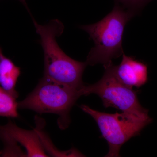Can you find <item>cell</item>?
Here are the masks:
<instances>
[{
  "mask_svg": "<svg viewBox=\"0 0 157 157\" xmlns=\"http://www.w3.org/2000/svg\"><path fill=\"white\" fill-rule=\"evenodd\" d=\"M116 4L132 11L135 14L140 12L144 7L151 0H115Z\"/></svg>",
  "mask_w": 157,
  "mask_h": 157,
  "instance_id": "cell-10",
  "label": "cell"
},
{
  "mask_svg": "<svg viewBox=\"0 0 157 157\" xmlns=\"http://www.w3.org/2000/svg\"><path fill=\"white\" fill-rule=\"evenodd\" d=\"M135 13L116 4L112 11L98 22L80 27L89 35L94 43L88 55L86 63L104 67L112 63L124 53L123 37L125 28Z\"/></svg>",
  "mask_w": 157,
  "mask_h": 157,
  "instance_id": "cell-2",
  "label": "cell"
},
{
  "mask_svg": "<svg viewBox=\"0 0 157 157\" xmlns=\"http://www.w3.org/2000/svg\"><path fill=\"white\" fill-rule=\"evenodd\" d=\"M44 55V76L53 81L79 90L84 84L82 80L87 64L68 56L59 47L56 38L63 32V25L54 19L45 25L33 20Z\"/></svg>",
  "mask_w": 157,
  "mask_h": 157,
  "instance_id": "cell-1",
  "label": "cell"
},
{
  "mask_svg": "<svg viewBox=\"0 0 157 157\" xmlns=\"http://www.w3.org/2000/svg\"><path fill=\"white\" fill-rule=\"evenodd\" d=\"M0 139L5 144L2 156H21L17 143L24 147L27 157H48L36 129L28 131L21 128L9 121L5 125H0Z\"/></svg>",
  "mask_w": 157,
  "mask_h": 157,
  "instance_id": "cell-6",
  "label": "cell"
},
{
  "mask_svg": "<svg viewBox=\"0 0 157 157\" xmlns=\"http://www.w3.org/2000/svg\"><path fill=\"white\" fill-rule=\"evenodd\" d=\"M16 99L6 92L0 86V117H18Z\"/></svg>",
  "mask_w": 157,
  "mask_h": 157,
  "instance_id": "cell-9",
  "label": "cell"
},
{
  "mask_svg": "<svg viewBox=\"0 0 157 157\" xmlns=\"http://www.w3.org/2000/svg\"><path fill=\"white\" fill-rule=\"evenodd\" d=\"M2 155V152L0 151V155Z\"/></svg>",
  "mask_w": 157,
  "mask_h": 157,
  "instance_id": "cell-12",
  "label": "cell"
},
{
  "mask_svg": "<svg viewBox=\"0 0 157 157\" xmlns=\"http://www.w3.org/2000/svg\"><path fill=\"white\" fill-rule=\"evenodd\" d=\"M19 1L25 5V0H19Z\"/></svg>",
  "mask_w": 157,
  "mask_h": 157,
  "instance_id": "cell-11",
  "label": "cell"
},
{
  "mask_svg": "<svg viewBox=\"0 0 157 157\" xmlns=\"http://www.w3.org/2000/svg\"><path fill=\"white\" fill-rule=\"evenodd\" d=\"M80 108L96 121L102 137L107 140L109 151L105 157L120 156V151L124 144L139 135L152 121L151 118H142L125 113L100 112L84 104L81 105Z\"/></svg>",
  "mask_w": 157,
  "mask_h": 157,
  "instance_id": "cell-5",
  "label": "cell"
},
{
  "mask_svg": "<svg viewBox=\"0 0 157 157\" xmlns=\"http://www.w3.org/2000/svg\"><path fill=\"white\" fill-rule=\"evenodd\" d=\"M104 67L105 72L102 78L94 84H84L79 90L80 96L96 94L101 98L106 108L114 107L122 112L142 118H150L148 110L139 103L137 92L118 79L113 63Z\"/></svg>",
  "mask_w": 157,
  "mask_h": 157,
  "instance_id": "cell-4",
  "label": "cell"
},
{
  "mask_svg": "<svg viewBox=\"0 0 157 157\" xmlns=\"http://www.w3.org/2000/svg\"><path fill=\"white\" fill-rule=\"evenodd\" d=\"M78 90L56 82L45 76L23 101L18 108L30 109L39 114L53 113L59 116L58 124L62 130L70 124V111L79 97Z\"/></svg>",
  "mask_w": 157,
  "mask_h": 157,
  "instance_id": "cell-3",
  "label": "cell"
},
{
  "mask_svg": "<svg viewBox=\"0 0 157 157\" xmlns=\"http://www.w3.org/2000/svg\"><path fill=\"white\" fill-rule=\"evenodd\" d=\"M114 72L118 79L131 88L141 87L148 81L147 65L124 53L120 64L114 65Z\"/></svg>",
  "mask_w": 157,
  "mask_h": 157,
  "instance_id": "cell-7",
  "label": "cell"
},
{
  "mask_svg": "<svg viewBox=\"0 0 157 157\" xmlns=\"http://www.w3.org/2000/svg\"><path fill=\"white\" fill-rule=\"evenodd\" d=\"M20 74V68L6 57L0 48V86L16 99L18 95L15 87Z\"/></svg>",
  "mask_w": 157,
  "mask_h": 157,
  "instance_id": "cell-8",
  "label": "cell"
}]
</instances>
